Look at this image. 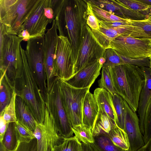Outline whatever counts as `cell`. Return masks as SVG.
Returning <instances> with one entry per match:
<instances>
[{
    "label": "cell",
    "mask_w": 151,
    "mask_h": 151,
    "mask_svg": "<svg viewBox=\"0 0 151 151\" xmlns=\"http://www.w3.org/2000/svg\"><path fill=\"white\" fill-rule=\"evenodd\" d=\"M143 68L145 81L140 93L137 109L140 130L143 127L146 109L151 98V70L147 67H143Z\"/></svg>",
    "instance_id": "ffe728a7"
},
{
    "label": "cell",
    "mask_w": 151,
    "mask_h": 151,
    "mask_svg": "<svg viewBox=\"0 0 151 151\" xmlns=\"http://www.w3.org/2000/svg\"><path fill=\"white\" fill-rule=\"evenodd\" d=\"M124 100V129L128 136L129 148L128 151H136L145 144L139 127V119L134 111Z\"/></svg>",
    "instance_id": "9a60e30c"
},
{
    "label": "cell",
    "mask_w": 151,
    "mask_h": 151,
    "mask_svg": "<svg viewBox=\"0 0 151 151\" xmlns=\"http://www.w3.org/2000/svg\"><path fill=\"white\" fill-rule=\"evenodd\" d=\"M44 36L31 39L27 41L26 55L45 100L47 92L46 80L44 64Z\"/></svg>",
    "instance_id": "ba28073f"
},
{
    "label": "cell",
    "mask_w": 151,
    "mask_h": 151,
    "mask_svg": "<svg viewBox=\"0 0 151 151\" xmlns=\"http://www.w3.org/2000/svg\"><path fill=\"white\" fill-rule=\"evenodd\" d=\"M14 88L8 79L5 73H1L0 80V110L2 111L8 105Z\"/></svg>",
    "instance_id": "603a6c76"
},
{
    "label": "cell",
    "mask_w": 151,
    "mask_h": 151,
    "mask_svg": "<svg viewBox=\"0 0 151 151\" xmlns=\"http://www.w3.org/2000/svg\"><path fill=\"white\" fill-rule=\"evenodd\" d=\"M88 1L111 14L124 19L138 20L144 19L145 17L144 14L140 12L130 9L119 0H90Z\"/></svg>",
    "instance_id": "2e32d148"
},
{
    "label": "cell",
    "mask_w": 151,
    "mask_h": 151,
    "mask_svg": "<svg viewBox=\"0 0 151 151\" xmlns=\"http://www.w3.org/2000/svg\"><path fill=\"white\" fill-rule=\"evenodd\" d=\"M126 27L124 35L151 41V15L146 16L142 20H130Z\"/></svg>",
    "instance_id": "ac0fdd59"
},
{
    "label": "cell",
    "mask_w": 151,
    "mask_h": 151,
    "mask_svg": "<svg viewBox=\"0 0 151 151\" xmlns=\"http://www.w3.org/2000/svg\"><path fill=\"white\" fill-rule=\"evenodd\" d=\"M149 58H151V55L149 57Z\"/></svg>",
    "instance_id": "c3c4849f"
},
{
    "label": "cell",
    "mask_w": 151,
    "mask_h": 151,
    "mask_svg": "<svg viewBox=\"0 0 151 151\" xmlns=\"http://www.w3.org/2000/svg\"><path fill=\"white\" fill-rule=\"evenodd\" d=\"M108 135L115 145L123 150L128 151L129 148V138L124 129L114 124Z\"/></svg>",
    "instance_id": "cb8c5ba5"
},
{
    "label": "cell",
    "mask_w": 151,
    "mask_h": 151,
    "mask_svg": "<svg viewBox=\"0 0 151 151\" xmlns=\"http://www.w3.org/2000/svg\"><path fill=\"white\" fill-rule=\"evenodd\" d=\"M102 67L103 65L100 64L98 59L87 66L69 79L65 81L75 88H90L100 75Z\"/></svg>",
    "instance_id": "e0dca14e"
},
{
    "label": "cell",
    "mask_w": 151,
    "mask_h": 151,
    "mask_svg": "<svg viewBox=\"0 0 151 151\" xmlns=\"http://www.w3.org/2000/svg\"><path fill=\"white\" fill-rule=\"evenodd\" d=\"M17 95L14 88L13 89L11 99L8 105L0 112L6 122L9 124L17 121L15 110V99Z\"/></svg>",
    "instance_id": "836d02e7"
},
{
    "label": "cell",
    "mask_w": 151,
    "mask_h": 151,
    "mask_svg": "<svg viewBox=\"0 0 151 151\" xmlns=\"http://www.w3.org/2000/svg\"><path fill=\"white\" fill-rule=\"evenodd\" d=\"M136 151H151V137L146 143Z\"/></svg>",
    "instance_id": "60d3db41"
},
{
    "label": "cell",
    "mask_w": 151,
    "mask_h": 151,
    "mask_svg": "<svg viewBox=\"0 0 151 151\" xmlns=\"http://www.w3.org/2000/svg\"><path fill=\"white\" fill-rule=\"evenodd\" d=\"M92 12L98 20L108 22H127L131 20L124 19L114 15L88 1Z\"/></svg>",
    "instance_id": "83f0119b"
},
{
    "label": "cell",
    "mask_w": 151,
    "mask_h": 151,
    "mask_svg": "<svg viewBox=\"0 0 151 151\" xmlns=\"http://www.w3.org/2000/svg\"><path fill=\"white\" fill-rule=\"evenodd\" d=\"M98 83L99 88L105 89L112 95L117 93L113 83L110 68H102L101 78Z\"/></svg>",
    "instance_id": "1f68e13d"
},
{
    "label": "cell",
    "mask_w": 151,
    "mask_h": 151,
    "mask_svg": "<svg viewBox=\"0 0 151 151\" xmlns=\"http://www.w3.org/2000/svg\"><path fill=\"white\" fill-rule=\"evenodd\" d=\"M140 1L144 3L149 5V6H151V0H140Z\"/></svg>",
    "instance_id": "f6af8a7d"
},
{
    "label": "cell",
    "mask_w": 151,
    "mask_h": 151,
    "mask_svg": "<svg viewBox=\"0 0 151 151\" xmlns=\"http://www.w3.org/2000/svg\"><path fill=\"white\" fill-rule=\"evenodd\" d=\"M112 95L116 114V124L124 130L125 107L124 99L117 93Z\"/></svg>",
    "instance_id": "f546056e"
},
{
    "label": "cell",
    "mask_w": 151,
    "mask_h": 151,
    "mask_svg": "<svg viewBox=\"0 0 151 151\" xmlns=\"http://www.w3.org/2000/svg\"><path fill=\"white\" fill-rule=\"evenodd\" d=\"M86 23L90 29L93 30H98L99 29V23L96 17L94 15L90 5L87 0Z\"/></svg>",
    "instance_id": "f35d334b"
},
{
    "label": "cell",
    "mask_w": 151,
    "mask_h": 151,
    "mask_svg": "<svg viewBox=\"0 0 151 151\" xmlns=\"http://www.w3.org/2000/svg\"><path fill=\"white\" fill-rule=\"evenodd\" d=\"M60 85L63 106L72 127L82 124L83 103L90 88H75L60 79Z\"/></svg>",
    "instance_id": "52a82bcc"
},
{
    "label": "cell",
    "mask_w": 151,
    "mask_h": 151,
    "mask_svg": "<svg viewBox=\"0 0 151 151\" xmlns=\"http://www.w3.org/2000/svg\"><path fill=\"white\" fill-rule=\"evenodd\" d=\"M14 151H38L36 139L29 142H17Z\"/></svg>",
    "instance_id": "74e56055"
},
{
    "label": "cell",
    "mask_w": 151,
    "mask_h": 151,
    "mask_svg": "<svg viewBox=\"0 0 151 151\" xmlns=\"http://www.w3.org/2000/svg\"><path fill=\"white\" fill-rule=\"evenodd\" d=\"M150 46L151 49V41H150Z\"/></svg>",
    "instance_id": "7dc6e473"
},
{
    "label": "cell",
    "mask_w": 151,
    "mask_h": 151,
    "mask_svg": "<svg viewBox=\"0 0 151 151\" xmlns=\"http://www.w3.org/2000/svg\"><path fill=\"white\" fill-rule=\"evenodd\" d=\"M82 151H94L90 144H86L82 143Z\"/></svg>",
    "instance_id": "b9f144b4"
},
{
    "label": "cell",
    "mask_w": 151,
    "mask_h": 151,
    "mask_svg": "<svg viewBox=\"0 0 151 151\" xmlns=\"http://www.w3.org/2000/svg\"><path fill=\"white\" fill-rule=\"evenodd\" d=\"M14 127L17 143L29 142L36 138L33 131L18 121L14 122Z\"/></svg>",
    "instance_id": "d6a6232c"
},
{
    "label": "cell",
    "mask_w": 151,
    "mask_h": 151,
    "mask_svg": "<svg viewBox=\"0 0 151 151\" xmlns=\"http://www.w3.org/2000/svg\"><path fill=\"white\" fill-rule=\"evenodd\" d=\"M0 151H14V150H7L5 147L2 143H0Z\"/></svg>",
    "instance_id": "ee69618b"
},
{
    "label": "cell",
    "mask_w": 151,
    "mask_h": 151,
    "mask_svg": "<svg viewBox=\"0 0 151 151\" xmlns=\"http://www.w3.org/2000/svg\"><path fill=\"white\" fill-rule=\"evenodd\" d=\"M0 27V73H6L13 86L18 69L17 52L23 40L16 35H5L3 26Z\"/></svg>",
    "instance_id": "5b68a950"
},
{
    "label": "cell",
    "mask_w": 151,
    "mask_h": 151,
    "mask_svg": "<svg viewBox=\"0 0 151 151\" xmlns=\"http://www.w3.org/2000/svg\"><path fill=\"white\" fill-rule=\"evenodd\" d=\"M99 112V107L93 94L89 91L85 97L82 107V124L91 129L94 127Z\"/></svg>",
    "instance_id": "d6986e66"
},
{
    "label": "cell",
    "mask_w": 151,
    "mask_h": 151,
    "mask_svg": "<svg viewBox=\"0 0 151 151\" xmlns=\"http://www.w3.org/2000/svg\"><path fill=\"white\" fill-rule=\"evenodd\" d=\"M9 124L6 123L4 121L1 114L0 116V142L2 143L4 135Z\"/></svg>",
    "instance_id": "ab89813d"
},
{
    "label": "cell",
    "mask_w": 151,
    "mask_h": 151,
    "mask_svg": "<svg viewBox=\"0 0 151 151\" xmlns=\"http://www.w3.org/2000/svg\"><path fill=\"white\" fill-rule=\"evenodd\" d=\"M122 4L130 9L135 11H147L151 8V6L148 5L140 0H119Z\"/></svg>",
    "instance_id": "8d00e7d4"
},
{
    "label": "cell",
    "mask_w": 151,
    "mask_h": 151,
    "mask_svg": "<svg viewBox=\"0 0 151 151\" xmlns=\"http://www.w3.org/2000/svg\"><path fill=\"white\" fill-rule=\"evenodd\" d=\"M15 110L17 121L34 132L37 122L25 102L17 95L15 99Z\"/></svg>",
    "instance_id": "7402d4cb"
},
{
    "label": "cell",
    "mask_w": 151,
    "mask_h": 151,
    "mask_svg": "<svg viewBox=\"0 0 151 151\" xmlns=\"http://www.w3.org/2000/svg\"><path fill=\"white\" fill-rule=\"evenodd\" d=\"M47 1L40 0L35 10L23 25L21 31L26 33L29 40L42 37L45 34L47 25L49 23L44 12Z\"/></svg>",
    "instance_id": "5bb4252c"
},
{
    "label": "cell",
    "mask_w": 151,
    "mask_h": 151,
    "mask_svg": "<svg viewBox=\"0 0 151 151\" xmlns=\"http://www.w3.org/2000/svg\"><path fill=\"white\" fill-rule=\"evenodd\" d=\"M55 20L52 27L44 35V64L46 80L47 91L51 89L55 78L53 75V65L58 36Z\"/></svg>",
    "instance_id": "7c38bea8"
},
{
    "label": "cell",
    "mask_w": 151,
    "mask_h": 151,
    "mask_svg": "<svg viewBox=\"0 0 151 151\" xmlns=\"http://www.w3.org/2000/svg\"><path fill=\"white\" fill-rule=\"evenodd\" d=\"M143 67L126 64L110 68L117 93L136 112L140 93L145 83Z\"/></svg>",
    "instance_id": "3957f363"
},
{
    "label": "cell",
    "mask_w": 151,
    "mask_h": 151,
    "mask_svg": "<svg viewBox=\"0 0 151 151\" xmlns=\"http://www.w3.org/2000/svg\"><path fill=\"white\" fill-rule=\"evenodd\" d=\"M86 0H59L55 12V20L59 36L67 37L71 46L74 63L86 23Z\"/></svg>",
    "instance_id": "6da1fadb"
},
{
    "label": "cell",
    "mask_w": 151,
    "mask_h": 151,
    "mask_svg": "<svg viewBox=\"0 0 151 151\" xmlns=\"http://www.w3.org/2000/svg\"><path fill=\"white\" fill-rule=\"evenodd\" d=\"M81 142L75 136L64 138L53 147V151H82Z\"/></svg>",
    "instance_id": "4316f807"
},
{
    "label": "cell",
    "mask_w": 151,
    "mask_h": 151,
    "mask_svg": "<svg viewBox=\"0 0 151 151\" xmlns=\"http://www.w3.org/2000/svg\"><path fill=\"white\" fill-rule=\"evenodd\" d=\"M34 133L37 140L38 151H43L47 143L50 142L55 145L63 138L58 132L52 115L46 108L44 122L37 123Z\"/></svg>",
    "instance_id": "4fadbf2b"
},
{
    "label": "cell",
    "mask_w": 151,
    "mask_h": 151,
    "mask_svg": "<svg viewBox=\"0 0 151 151\" xmlns=\"http://www.w3.org/2000/svg\"><path fill=\"white\" fill-rule=\"evenodd\" d=\"M141 131L145 144L151 137V98L146 109L143 126Z\"/></svg>",
    "instance_id": "e575fe53"
},
{
    "label": "cell",
    "mask_w": 151,
    "mask_h": 151,
    "mask_svg": "<svg viewBox=\"0 0 151 151\" xmlns=\"http://www.w3.org/2000/svg\"><path fill=\"white\" fill-rule=\"evenodd\" d=\"M150 58V68L151 69V58Z\"/></svg>",
    "instance_id": "bcb514c9"
},
{
    "label": "cell",
    "mask_w": 151,
    "mask_h": 151,
    "mask_svg": "<svg viewBox=\"0 0 151 151\" xmlns=\"http://www.w3.org/2000/svg\"><path fill=\"white\" fill-rule=\"evenodd\" d=\"M18 70L13 86L17 95L25 102L38 124L43 123L45 101L28 63L25 50L20 45L17 52Z\"/></svg>",
    "instance_id": "7a4b0ae2"
},
{
    "label": "cell",
    "mask_w": 151,
    "mask_h": 151,
    "mask_svg": "<svg viewBox=\"0 0 151 151\" xmlns=\"http://www.w3.org/2000/svg\"><path fill=\"white\" fill-rule=\"evenodd\" d=\"M45 108L52 115L58 132L63 138L73 136L72 127L67 116L62 104L60 79L56 77L50 90L45 96Z\"/></svg>",
    "instance_id": "8992f818"
},
{
    "label": "cell",
    "mask_w": 151,
    "mask_h": 151,
    "mask_svg": "<svg viewBox=\"0 0 151 151\" xmlns=\"http://www.w3.org/2000/svg\"><path fill=\"white\" fill-rule=\"evenodd\" d=\"M40 0H0V23L5 35H18L24 23L35 11Z\"/></svg>",
    "instance_id": "277c9868"
},
{
    "label": "cell",
    "mask_w": 151,
    "mask_h": 151,
    "mask_svg": "<svg viewBox=\"0 0 151 151\" xmlns=\"http://www.w3.org/2000/svg\"><path fill=\"white\" fill-rule=\"evenodd\" d=\"M54 145L51 143H47L43 151H53Z\"/></svg>",
    "instance_id": "7bdbcfd3"
},
{
    "label": "cell",
    "mask_w": 151,
    "mask_h": 151,
    "mask_svg": "<svg viewBox=\"0 0 151 151\" xmlns=\"http://www.w3.org/2000/svg\"><path fill=\"white\" fill-rule=\"evenodd\" d=\"M114 123L104 112L99 109L98 115L93 131V136L101 134H108Z\"/></svg>",
    "instance_id": "484cf974"
},
{
    "label": "cell",
    "mask_w": 151,
    "mask_h": 151,
    "mask_svg": "<svg viewBox=\"0 0 151 151\" xmlns=\"http://www.w3.org/2000/svg\"><path fill=\"white\" fill-rule=\"evenodd\" d=\"M93 137L94 142L91 144L94 151H127L115 145L108 134H101Z\"/></svg>",
    "instance_id": "d4e9b609"
},
{
    "label": "cell",
    "mask_w": 151,
    "mask_h": 151,
    "mask_svg": "<svg viewBox=\"0 0 151 151\" xmlns=\"http://www.w3.org/2000/svg\"><path fill=\"white\" fill-rule=\"evenodd\" d=\"M93 94L99 107V109L105 113L111 121L116 124V114L112 95L105 89L96 88Z\"/></svg>",
    "instance_id": "44dd1931"
},
{
    "label": "cell",
    "mask_w": 151,
    "mask_h": 151,
    "mask_svg": "<svg viewBox=\"0 0 151 151\" xmlns=\"http://www.w3.org/2000/svg\"><path fill=\"white\" fill-rule=\"evenodd\" d=\"M72 129L75 136L81 142L86 144L94 143L92 131L89 127L82 124L72 127Z\"/></svg>",
    "instance_id": "f1b7e54d"
},
{
    "label": "cell",
    "mask_w": 151,
    "mask_h": 151,
    "mask_svg": "<svg viewBox=\"0 0 151 151\" xmlns=\"http://www.w3.org/2000/svg\"><path fill=\"white\" fill-rule=\"evenodd\" d=\"M103 57L106 62L103 68H113L118 65L125 64L123 56L114 50L110 48L105 49Z\"/></svg>",
    "instance_id": "4dcf8cb0"
},
{
    "label": "cell",
    "mask_w": 151,
    "mask_h": 151,
    "mask_svg": "<svg viewBox=\"0 0 151 151\" xmlns=\"http://www.w3.org/2000/svg\"><path fill=\"white\" fill-rule=\"evenodd\" d=\"M74 66L71 45L67 37L58 35L53 63V76L66 81L73 76Z\"/></svg>",
    "instance_id": "8fae6325"
},
{
    "label": "cell",
    "mask_w": 151,
    "mask_h": 151,
    "mask_svg": "<svg viewBox=\"0 0 151 151\" xmlns=\"http://www.w3.org/2000/svg\"><path fill=\"white\" fill-rule=\"evenodd\" d=\"M105 50L95 39L86 23L84 28L78 56L74 65L73 75L103 57Z\"/></svg>",
    "instance_id": "9c48e42d"
},
{
    "label": "cell",
    "mask_w": 151,
    "mask_h": 151,
    "mask_svg": "<svg viewBox=\"0 0 151 151\" xmlns=\"http://www.w3.org/2000/svg\"><path fill=\"white\" fill-rule=\"evenodd\" d=\"M150 41L121 35L112 40L108 48L114 50L121 55L129 58H147L151 55Z\"/></svg>",
    "instance_id": "30bf717a"
},
{
    "label": "cell",
    "mask_w": 151,
    "mask_h": 151,
    "mask_svg": "<svg viewBox=\"0 0 151 151\" xmlns=\"http://www.w3.org/2000/svg\"><path fill=\"white\" fill-rule=\"evenodd\" d=\"M14 125V122L9 124L2 143L5 147L9 150H13L17 144Z\"/></svg>",
    "instance_id": "d590c367"
}]
</instances>
